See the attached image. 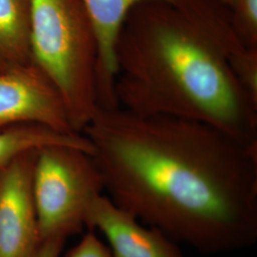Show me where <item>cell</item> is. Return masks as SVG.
I'll return each instance as SVG.
<instances>
[{
    "label": "cell",
    "mask_w": 257,
    "mask_h": 257,
    "mask_svg": "<svg viewBox=\"0 0 257 257\" xmlns=\"http://www.w3.org/2000/svg\"><path fill=\"white\" fill-rule=\"evenodd\" d=\"M108 197L203 254L257 242V145L191 120L98 108L83 130Z\"/></svg>",
    "instance_id": "obj_1"
},
{
    "label": "cell",
    "mask_w": 257,
    "mask_h": 257,
    "mask_svg": "<svg viewBox=\"0 0 257 257\" xmlns=\"http://www.w3.org/2000/svg\"><path fill=\"white\" fill-rule=\"evenodd\" d=\"M244 46L221 0H148L123 22L114 50L117 107L191 120L257 145V101L230 66Z\"/></svg>",
    "instance_id": "obj_2"
},
{
    "label": "cell",
    "mask_w": 257,
    "mask_h": 257,
    "mask_svg": "<svg viewBox=\"0 0 257 257\" xmlns=\"http://www.w3.org/2000/svg\"><path fill=\"white\" fill-rule=\"evenodd\" d=\"M31 55L82 134L99 108L98 41L82 0H33Z\"/></svg>",
    "instance_id": "obj_3"
},
{
    "label": "cell",
    "mask_w": 257,
    "mask_h": 257,
    "mask_svg": "<svg viewBox=\"0 0 257 257\" xmlns=\"http://www.w3.org/2000/svg\"><path fill=\"white\" fill-rule=\"evenodd\" d=\"M103 192L101 174L90 153L68 145L38 149L33 193L41 242L80 233L91 204Z\"/></svg>",
    "instance_id": "obj_4"
},
{
    "label": "cell",
    "mask_w": 257,
    "mask_h": 257,
    "mask_svg": "<svg viewBox=\"0 0 257 257\" xmlns=\"http://www.w3.org/2000/svg\"><path fill=\"white\" fill-rule=\"evenodd\" d=\"M37 150L0 170V257H34L42 243L33 193Z\"/></svg>",
    "instance_id": "obj_5"
},
{
    "label": "cell",
    "mask_w": 257,
    "mask_h": 257,
    "mask_svg": "<svg viewBox=\"0 0 257 257\" xmlns=\"http://www.w3.org/2000/svg\"><path fill=\"white\" fill-rule=\"evenodd\" d=\"M24 124L76 133L59 92L34 63L0 71V130Z\"/></svg>",
    "instance_id": "obj_6"
},
{
    "label": "cell",
    "mask_w": 257,
    "mask_h": 257,
    "mask_svg": "<svg viewBox=\"0 0 257 257\" xmlns=\"http://www.w3.org/2000/svg\"><path fill=\"white\" fill-rule=\"evenodd\" d=\"M85 227L101 232L112 257H183L179 243L138 220L104 194L91 204Z\"/></svg>",
    "instance_id": "obj_7"
},
{
    "label": "cell",
    "mask_w": 257,
    "mask_h": 257,
    "mask_svg": "<svg viewBox=\"0 0 257 257\" xmlns=\"http://www.w3.org/2000/svg\"><path fill=\"white\" fill-rule=\"evenodd\" d=\"M144 1L148 0H82L98 41L97 97L100 108L117 107L114 96L116 40L130 11Z\"/></svg>",
    "instance_id": "obj_8"
},
{
    "label": "cell",
    "mask_w": 257,
    "mask_h": 257,
    "mask_svg": "<svg viewBox=\"0 0 257 257\" xmlns=\"http://www.w3.org/2000/svg\"><path fill=\"white\" fill-rule=\"evenodd\" d=\"M33 0H0V71L32 63Z\"/></svg>",
    "instance_id": "obj_9"
},
{
    "label": "cell",
    "mask_w": 257,
    "mask_h": 257,
    "mask_svg": "<svg viewBox=\"0 0 257 257\" xmlns=\"http://www.w3.org/2000/svg\"><path fill=\"white\" fill-rule=\"evenodd\" d=\"M48 145L73 146L92 155V144L83 134L65 133L36 124L18 125L0 130V170L20 154Z\"/></svg>",
    "instance_id": "obj_10"
},
{
    "label": "cell",
    "mask_w": 257,
    "mask_h": 257,
    "mask_svg": "<svg viewBox=\"0 0 257 257\" xmlns=\"http://www.w3.org/2000/svg\"><path fill=\"white\" fill-rule=\"evenodd\" d=\"M231 22L245 46L257 48V0H231Z\"/></svg>",
    "instance_id": "obj_11"
},
{
    "label": "cell",
    "mask_w": 257,
    "mask_h": 257,
    "mask_svg": "<svg viewBox=\"0 0 257 257\" xmlns=\"http://www.w3.org/2000/svg\"><path fill=\"white\" fill-rule=\"evenodd\" d=\"M230 66L243 89L257 101V48L240 47L231 55Z\"/></svg>",
    "instance_id": "obj_12"
},
{
    "label": "cell",
    "mask_w": 257,
    "mask_h": 257,
    "mask_svg": "<svg viewBox=\"0 0 257 257\" xmlns=\"http://www.w3.org/2000/svg\"><path fill=\"white\" fill-rule=\"evenodd\" d=\"M64 257H112L109 247L96 235L95 230H88L80 241L70 248Z\"/></svg>",
    "instance_id": "obj_13"
},
{
    "label": "cell",
    "mask_w": 257,
    "mask_h": 257,
    "mask_svg": "<svg viewBox=\"0 0 257 257\" xmlns=\"http://www.w3.org/2000/svg\"><path fill=\"white\" fill-rule=\"evenodd\" d=\"M65 238H51L43 241L34 257H60L64 248Z\"/></svg>",
    "instance_id": "obj_14"
},
{
    "label": "cell",
    "mask_w": 257,
    "mask_h": 257,
    "mask_svg": "<svg viewBox=\"0 0 257 257\" xmlns=\"http://www.w3.org/2000/svg\"><path fill=\"white\" fill-rule=\"evenodd\" d=\"M222 2H224L226 5H228L229 7L230 6V3H231V0H221Z\"/></svg>",
    "instance_id": "obj_15"
}]
</instances>
